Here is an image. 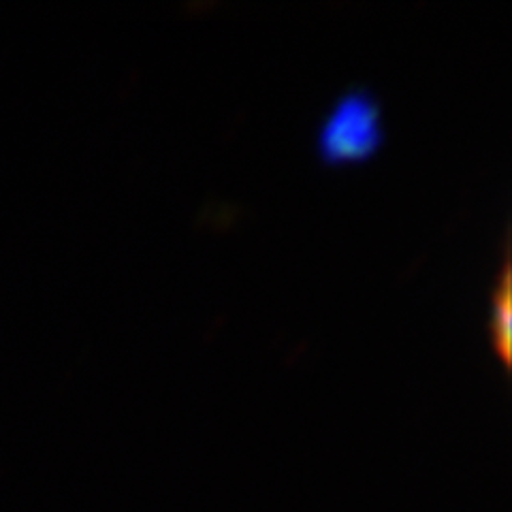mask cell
Returning <instances> with one entry per match:
<instances>
[{
  "label": "cell",
  "mask_w": 512,
  "mask_h": 512,
  "mask_svg": "<svg viewBox=\"0 0 512 512\" xmlns=\"http://www.w3.org/2000/svg\"><path fill=\"white\" fill-rule=\"evenodd\" d=\"M387 141L380 94L365 84H350L318 118L314 152L320 163L346 165L372 158Z\"/></svg>",
  "instance_id": "6da1fadb"
},
{
  "label": "cell",
  "mask_w": 512,
  "mask_h": 512,
  "mask_svg": "<svg viewBox=\"0 0 512 512\" xmlns=\"http://www.w3.org/2000/svg\"><path fill=\"white\" fill-rule=\"evenodd\" d=\"M510 297H512V267H510V237L506 231L504 259H502L498 276L493 280L491 297H489V316H487L491 348L506 367H510V355H512V299Z\"/></svg>",
  "instance_id": "7a4b0ae2"
}]
</instances>
